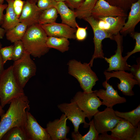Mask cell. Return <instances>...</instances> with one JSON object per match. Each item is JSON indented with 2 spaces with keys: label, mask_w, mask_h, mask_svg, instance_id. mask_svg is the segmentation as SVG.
<instances>
[{
  "label": "cell",
  "mask_w": 140,
  "mask_h": 140,
  "mask_svg": "<svg viewBox=\"0 0 140 140\" xmlns=\"http://www.w3.org/2000/svg\"><path fill=\"white\" fill-rule=\"evenodd\" d=\"M30 101L25 94L13 99L0 121V140L12 128L16 127L25 128L27 112L30 109Z\"/></svg>",
  "instance_id": "6da1fadb"
},
{
  "label": "cell",
  "mask_w": 140,
  "mask_h": 140,
  "mask_svg": "<svg viewBox=\"0 0 140 140\" xmlns=\"http://www.w3.org/2000/svg\"><path fill=\"white\" fill-rule=\"evenodd\" d=\"M47 37L41 25L38 23L27 27L21 40L26 51L34 57L40 58L49 51L46 45Z\"/></svg>",
  "instance_id": "7a4b0ae2"
},
{
  "label": "cell",
  "mask_w": 140,
  "mask_h": 140,
  "mask_svg": "<svg viewBox=\"0 0 140 140\" xmlns=\"http://www.w3.org/2000/svg\"><path fill=\"white\" fill-rule=\"evenodd\" d=\"M67 64L68 74L77 80L83 91L87 93L94 92L92 89L99 79L89 64L82 63L72 59L70 60Z\"/></svg>",
  "instance_id": "3957f363"
},
{
  "label": "cell",
  "mask_w": 140,
  "mask_h": 140,
  "mask_svg": "<svg viewBox=\"0 0 140 140\" xmlns=\"http://www.w3.org/2000/svg\"><path fill=\"white\" fill-rule=\"evenodd\" d=\"M14 75L12 65L4 70L0 77V105L3 108L14 99L25 95Z\"/></svg>",
  "instance_id": "277c9868"
},
{
  "label": "cell",
  "mask_w": 140,
  "mask_h": 140,
  "mask_svg": "<svg viewBox=\"0 0 140 140\" xmlns=\"http://www.w3.org/2000/svg\"><path fill=\"white\" fill-rule=\"evenodd\" d=\"M30 56L25 51L22 56L14 61L12 65L14 76L23 88L29 80L35 75L37 71L36 66Z\"/></svg>",
  "instance_id": "5b68a950"
},
{
  "label": "cell",
  "mask_w": 140,
  "mask_h": 140,
  "mask_svg": "<svg viewBox=\"0 0 140 140\" xmlns=\"http://www.w3.org/2000/svg\"><path fill=\"white\" fill-rule=\"evenodd\" d=\"M86 115L90 121L98 111L102 105V102L94 92L87 93L84 92H76L72 99Z\"/></svg>",
  "instance_id": "8992f818"
},
{
  "label": "cell",
  "mask_w": 140,
  "mask_h": 140,
  "mask_svg": "<svg viewBox=\"0 0 140 140\" xmlns=\"http://www.w3.org/2000/svg\"><path fill=\"white\" fill-rule=\"evenodd\" d=\"M95 128L99 134L111 131L122 118L115 114L113 108L97 111L93 116Z\"/></svg>",
  "instance_id": "52a82bcc"
},
{
  "label": "cell",
  "mask_w": 140,
  "mask_h": 140,
  "mask_svg": "<svg viewBox=\"0 0 140 140\" xmlns=\"http://www.w3.org/2000/svg\"><path fill=\"white\" fill-rule=\"evenodd\" d=\"M90 25L93 29L94 37L93 42L94 50L92 58L89 63L90 66L93 65L94 59H103L104 54L102 50V42L105 38H109L114 40V36H112L104 31L100 28L98 26L97 20L91 16L83 19Z\"/></svg>",
  "instance_id": "ba28073f"
},
{
  "label": "cell",
  "mask_w": 140,
  "mask_h": 140,
  "mask_svg": "<svg viewBox=\"0 0 140 140\" xmlns=\"http://www.w3.org/2000/svg\"><path fill=\"white\" fill-rule=\"evenodd\" d=\"M57 107L73 123L74 132H79V126L81 123H84V128L88 127L89 126V124L85 121V118L87 117L86 115L72 99L71 100L70 103H61L58 105Z\"/></svg>",
  "instance_id": "9c48e42d"
},
{
  "label": "cell",
  "mask_w": 140,
  "mask_h": 140,
  "mask_svg": "<svg viewBox=\"0 0 140 140\" xmlns=\"http://www.w3.org/2000/svg\"><path fill=\"white\" fill-rule=\"evenodd\" d=\"M103 73L107 81H108L112 77L116 78L120 80V82L117 83V87L123 94L129 96L134 95L132 88L135 85H138V83L131 73L123 70L112 71L111 72L105 71Z\"/></svg>",
  "instance_id": "30bf717a"
},
{
  "label": "cell",
  "mask_w": 140,
  "mask_h": 140,
  "mask_svg": "<svg viewBox=\"0 0 140 140\" xmlns=\"http://www.w3.org/2000/svg\"><path fill=\"white\" fill-rule=\"evenodd\" d=\"M114 40L117 44V49L115 54L109 58L104 57L103 59L109 64V67L106 71H130L131 66L128 64L122 55L123 51V36L120 32L114 35Z\"/></svg>",
  "instance_id": "8fae6325"
},
{
  "label": "cell",
  "mask_w": 140,
  "mask_h": 140,
  "mask_svg": "<svg viewBox=\"0 0 140 140\" xmlns=\"http://www.w3.org/2000/svg\"><path fill=\"white\" fill-rule=\"evenodd\" d=\"M108 81L106 80L102 84L106 90L100 89L94 91L97 96L102 100V105H105L107 108H113L116 104L126 102V99L124 97L120 96L117 90H115Z\"/></svg>",
  "instance_id": "7c38bea8"
},
{
  "label": "cell",
  "mask_w": 140,
  "mask_h": 140,
  "mask_svg": "<svg viewBox=\"0 0 140 140\" xmlns=\"http://www.w3.org/2000/svg\"><path fill=\"white\" fill-rule=\"evenodd\" d=\"M127 12L122 9L112 5L105 0H98L91 14V16L96 20L103 17H127Z\"/></svg>",
  "instance_id": "4fadbf2b"
},
{
  "label": "cell",
  "mask_w": 140,
  "mask_h": 140,
  "mask_svg": "<svg viewBox=\"0 0 140 140\" xmlns=\"http://www.w3.org/2000/svg\"><path fill=\"white\" fill-rule=\"evenodd\" d=\"M67 118L63 114L59 119L53 121H49L46 128L51 140H68L67 134L69 131V127L67 125Z\"/></svg>",
  "instance_id": "5bb4252c"
},
{
  "label": "cell",
  "mask_w": 140,
  "mask_h": 140,
  "mask_svg": "<svg viewBox=\"0 0 140 140\" xmlns=\"http://www.w3.org/2000/svg\"><path fill=\"white\" fill-rule=\"evenodd\" d=\"M48 36L65 37L75 39L76 29L66 24L55 22L41 25Z\"/></svg>",
  "instance_id": "9a60e30c"
},
{
  "label": "cell",
  "mask_w": 140,
  "mask_h": 140,
  "mask_svg": "<svg viewBox=\"0 0 140 140\" xmlns=\"http://www.w3.org/2000/svg\"><path fill=\"white\" fill-rule=\"evenodd\" d=\"M25 129L30 140H51L46 129L38 124L29 111L27 112Z\"/></svg>",
  "instance_id": "2e32d148"
},
{
  "label": "cell",
  "mask_w": 140,
  "mask_h": 140,
  "mask_svg": "<svg viewBox=\"0 0 140 140\" xmlns=\"http://www.w3.org/2000/svg\"><path fill=\"white\" fill-rule=\"evenodd\" d=\"M36 3L27 0L25 1L19 18L20 22L25 23L28 27L38 23L39 17L43 11L38 8Z\"/></svg>",
  "instance_id": "e0dca14e"
},
{
  "label": "cell",
  "mask_w": 140,
  "mask_h": 140,
  "mask_svg": "<svg viewBox=\"0 0 140 140\" xmlns=\"http://www.w3.org/2000/svg\"><path fill=\"white\" fill-rule=\"evenodd\" d=\"M136 128L122 118L111 130V135L115 140H132Z\"/></svg>",
  "instance_id": "ac0fdd59"
},
{
  "label": "cell",
  "mask_w": 140,
  "mask_h": 140,
  "mask_svg": "<svg viewBox=\"0 0 140 140\" xmlns=\"http://www.w3.org/2000/svg\"><path fill=\"white\" fill-rule=\"evenodd\" d=\"M130 9L128 20L120 32L122 36L134 32L136 26L140 21V0L132 3Z\"/></svg>",
  "instance_id": "d6986e66"
},
{
  "label": "cell",
  "mask_w": 140,
  "mask_h": 140,
  "mask_svg": "<svg viewBox=\"0 0 140 140\" xmlns=\"http://www.w3.org/2000/svg\"><path fill=\"white\" fill-rule=\"evenodd\" d=\"M60 15L62 23L76 29L78 25L75 11L70 9L64 2H57L55 8Z\"/></svg>",
  "instance_id": "ffe728a7"
},
{
  "label": "cell",
  "mask_w": 140,
  "mask_h": 140,
  "mask_svg": "<svg viewBox=\"0 0 140 140\" xmlns=\"http://www.w3.org/2000/svg\"><path fill=\"white\" fill-rule=\"evenodd\" d=\"M8 3L6 13L3 15V21L2 27L5 31L16 26L19 23V18L15 13L13 6L14 0H5Z\"/></svg>",
  "instance_id": "44dd1931"
},
{
  "label": "cell",
  "mask_w": 140,
  "mask_h": 140,
  "mask_svg": "<svg viewBox=\"0 0 140 140\" xmlns=\"http://www.w3.org/2000/svg\"><path fill=\"white\" fill-rule=\"evenodd\" d=\"M127 17H108L101 18L98 20H102L107 23L109 27V33L114 36L121 30L125 23Z\"/></svg>",
  "instance_id": "7402d4cb"
},
{
  "label": "cell",
  "mask_w": 140,
  "mask_h": 140,
  "mask_svg": "<svg viewBox=\"0 0 140 140\" xmlns=\"http://www.w3.org/2000/svg\"><path fill=\"white\" fill-rule=\"evenodd\" d=\"M46 45L49 48H53L64 53L69 50V42L68 38L65 37L48 36Z\"/></svg>",
  "instance_id": "603a6c76"
},
{
  "label": "cell",
  "mask_w": 140,
  "mask_h": 140,
  "mask_svg": "<svg viewBox=\"0 0 140 140\" xmlns=\"http://www.w3.org/2000/svg\"><path fill=\"white\" fill-rule=\"evenodd\" d=\"M27 26L24 23H19L13 28L6 32L7 39L12 43L21 40L24 35Z\"/></svg>",
  "instance_id": "cb8c5ba5"
},
{
  "label": "cell",
  "mask_w": 140,
  "mask_h": 140,
  "mask_svg": "<svg viewBox=\"0 0 140 140\" xmlns=\"http://www.w3.org/2000/svg\"><path fill=\"white\" fill-rule=\"evenodd\" d=\"M115 113L118 116L127 121L135 127L140 123V104L136 108L130 111L121 112L116 110Z\"/></svg>",
  "instance_id": "d4e9b609"
},
{
  "label": "cell",
  "mask_w": 140,
  "mask_h": 140,
  "mask_svg": "<svg viewBox=\"0 0 140 140\" xmlns=\"http://www.w3.org/2000/svg\"><path fill=\"white\" fill-rule=\"evenodd\" d=\"M98 0H85L75 11L76 18L83 19L91 16L92 11Z\"/></svg>",
  "instance_id": "484cf974"
},
{
  "label": "cell",
  "mask_w": 140,
  "mask_h": 140,
  "mask_svg": "<svg viewBox=\"0 0 140 140\" xmlns=\"http://www.w3.org/2000/svg\"><path fill=\"white\" fill-rule=\"evenodd\" d=\"M5 134L6 140H30L25 128L16 127L11 128Z\"/></svg>",
  "instance_id": "4316f807"
},
{
  "label": "cell",
  "mask_w": 140,
  "mask_h": 140,
  "mask_svg": "<svg viewBox=\"0 0 140 140\" xmlns=\"http://www.w3.org/2000/svg\"><path fill=\"white\" fill-rule=\"evenodd\" d=\"M89 129L88 132L84 135L82 136L79 132L72 133V137L74 140H97L99 134L95 129L93 119L89 123Z\"/></svg>",
  "instance_id": "83f0119b"
},
{
  "label": "cell",
  "mask_w": 140,
  "mask_h": 140,
  "mask_svg": "<svg viewBox=\"0 0 140 140\" xmlns=\"http://www.w3.org/2000/svg\"><path fill=\"white\" fill-rule=\"evenodd\" d=\"M58 13L54 7L45 10L43 11L40 16L38 23L42 25L55 22Z\"/></svg>",
  "instance_id": "f1b7e54d"
},
{
  "label": "cell",
  "mask_w": 140,
  "mask_h": 140,
  "mask_svg": "<svg viewBox=\"0 0 140 140\" xmlns=\"http://www.w3.org/2000/svg\"><path fill=\"white\" fill-rule=\"evenodd\" d=\"M110 5L118 7L127 12L131 5L138 0H105Z\"/></svg>",
  "instance_id": "f546056e"
},
{
  "label": "cell",
  "mask_w": 140,
  "mask_h": 140,
  "mask_svg": "<svg viewBox=\"0 0 140 140\" xmlns=\"http://www.w3.org/2000/svg\"><path fill=\"white\" fill-rule=\"evenodd\" d=\"M13 43L12 60L15 61L20 59L22 56L25 50L21 40L17 41Z\"/></svg>",
  "instance_id": "4dcf8cb0"
},
{
  "label": "cell",
  "mask_w": 140,
  "mask_h": 140,
  "mask_svg": "<svg viewBox=\"0 0 140 140\" xmlns=\"http://www.w3.org/2000/svg\"><path fill=\"white\" fill-rule=\"evenodd\" d=\"M130 35L133 39H135L136 43L134 49L131 52H128L126 56L123 57L124 59L126 61L132 55L140 51V33L134 32Z\"/></svg>",
  "instance_id": "1f68e13d"
},
{
  "label": "cell",
  "mask_w": 140,
  "mask_h": 140,
  "mask_svg": "<svg viewBox=\"0 0 140 140\" xmlns=\"http://www.w3.org/2000/svg\"><path fill=\"white\" fill-rule=\"evenodd\" d=\"M13 47L11 45L1 48L0 52L4 64L7 61L12 60Z\"/></svg>",
  "instance_id": "d6a6232c"
},
{
  "label": "cell",
  "mask_w": 140,
  "mask_h": 140,
  "mask_svg": "<svg viewBox=\"0 0 140 140\" xmlns=\"http://www.w3.org/2000/svg\"><path fill=\"white\" fill-rule=\"evenodd\" d=\"M57 2L55 0H38L37 5L43 11L51 8H55Z\"/></svg>",
  "instance_id": "836d02e7"
},
{
  "label": "cell",
  "mask_w": 140,
  "mask_h": 140,
  "mask_svg": "<svg viewBox=\"0 0 140 140\" xmlns=\"http://www.w3.org/2000/svg\"><path fill=\"white\" fill-rule=\"evenodd\" d=\"M140 58H137V64L131 66L130 71L134 76V78L138 83V85L140 86Z\"/></svg>",
  "instance_id": "e575fe53"
},
{
  "label": "cell",
  "mask_w": 140,
  "mask_h": 140,
  "mask_svg": "<svg viewBox=\"0 0 140 140\" xmlns=\"http://www.w3.org/2000/svg\"><path fill=\"white\" fill-rule=\"evenodd\" d=\"M75 34V39L79 41H82L86 38L87 34V26L85 27H80L79 25L77 27Z\"/></svg>",
  "instance_id": "d590c367"
},
{
  "label": "cell",
  "mask_w": 140,
  "mask_h": 140,
  "mask_svg": "<svg viewBox=\"0 0 140 140\" xmlns=\"http://www.w3.org/2000/svg\"><path fill=\"white\" fill-rule=\"evenodd\" d=\"M25 1L22 0H14L13 4L14 11L19 18L21 13Z\"/></svg>",
  "instance_id": "8d00e7d4"
},
{
  "label": "cell",
  "mask_w": 140,
  "mask_h": 140,
  "mask_svg": "<svg viewBox=\"0 0 140 140\" xmlns=\"http://www.w3.org/2000/svg\"><path fill=\"white\" fill-rule=\"evenodd\" d=\"M85 0H65L64 2L69 8L73 9L78 8Z\"/></svg>",
  "instance_id": "74e56055"
},
{
  "label": "cell",
  "mask_w": 140,
  "mask_h": 140,
  "mask_svg": "<svg viewBox=\"0 0 140 140\" xmlns=\"http://www.w3.org/2000/svg\"><path fill=\"white\" fill-rule=\"evenodd\" d=\"M107 132H105L99 135L97 140H115L110 135H108Z\"/></svg>",
  "instance_id": "f35d334b"
},
{
  "label": "cell",
  "mask_w": 140,
  "mask_h": 140,
  "mask_svg": "<svg viewBox=\"0 0 140 140\" xmlns=\"http://www.w3.org/2000/svg\"><path fill=\"white\" fill-rule=\"evenodd\" d=\"M8 6L7 4H0V25H2L3 23V11Z\"/></svg>",
  "instance_id": "ab89813d"
},
{
  "label": "cell",
  "mask_w": 140,
  "mask_h": 140,
  "mask_svg": "<svg viewBox=\"0 0 140 140\" xmlns=\"http://www.w3.org/2000/svg\"><path fill=\"white\" fill-rule=\"evenodd\" d=\"M140 140V125L139 123L137 127L135 135L132 140Z\"/></svg>",
  "instance_id": "60d3db41"
},
{
  "label": "cell",
  "mask_w": 140,
  "mask_h": 140,
  "mask_svg": "<svg viewBox=\"0 0 140 140\" xmlns=\"http://www.w3.org/2000/svg\"><path fill=\"white\" fill-rule=\"evenodd\" d=\"M2 45L1 43L0 42V75H1L3 72L4 69V64L3 63L1 55L0 52V50L2 47Z\"/></svg>",
  "instance_id": "b9f144b4"
},
{
  "label": "cell",
  "mask_w": 140,
  "mask_h": 140,
  "mask_svg": "<svg viewBox=\"0 0 140 140\" xmlns=\"http://www.w3.org/2000/svg\"><path fill=\"white\" fill-rule=\"evenodd\" d=\"M5 31V30L2 27H0V39L3 38Z\"/></svg>",
  "instance_id": "7bdbcfd3"
},
{
  "label": "cell",
  "mask_w": 140,
  "mask_h": 140,
  "mask_svg": "<svg viewBox=\"0 0 140 140\" xmlns=\"http://www.w3.org/2000/svg\"><path fill=\"white\" fill-rule=\"evenodd\" d=\"M0 105V116H2L4 114V111Z\"/></svg>",
  "instance_id": "ee69618b"
},
{
  "label": "cell",
  "mask_w": 140,
  "mask_h": 140,
  "mask_svg": "<svg viewBox=\"0 0 140 140\" xmlns=\"http://www.w3.org/2000/svg\"><path fill=\"white\" fill-rule=\"evenodd\" d=\"M27 1H30V2H34L36 3L38 0H26Z\"/></svg>",
  "instance_id": "f6af8a7d"
},
{
  "label": "cell",
  "mask_w": 140,
  "mask_h": 140,
  "mask_svg": "<svg viewBox=\"0 0 140 140\" xmlns=\"http://www.w3.org/2000/svg\"><path fill=\"white\" fill-rule=\"evenodd\" d=\"M4 0H0V4H3Z\"/></svg>",
  "instance_id": "bcb514c9"
},
{
  "label": "cell",
  "mask_w": 140,
  "mask_h": 140,
  "mask_svg": "<svg viewBox=\"0 0 140 140\" xmlns=\"http://www.w3.org/2000/svg\"><path fill=\"white\" fill-rule=\"evenodd\" d=\"M57 2H59V1H64V2L65 0H55Z\"/></svg>",
  "instance_id": "7dc6e473"
},
{
  "label": "cell",
  "mask_w": 140,
  "mask_h": 140,
  "mask_svg": "<svg viewBox=\"0 0 140 140\" xmlns=\"http://www.w3.org/2000/svg\"></svg>",
  "instance_id": "c3c4849f"
}]
</instances>
